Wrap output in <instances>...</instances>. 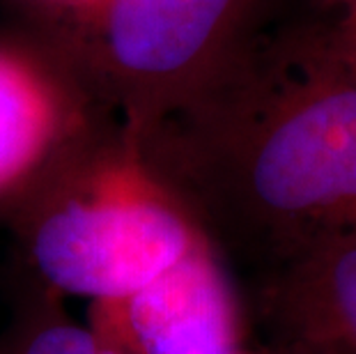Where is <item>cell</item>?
<instances>
[{
	"instance_id": "cell-1",
	"label": "cell",
	"mask_w": 356,
	"mask_h": 354,
	"mask_svg": "<svg viewBox=\"0 0 356 354\" xmlns=\"http://www.w3.org/2000/svg\"><path fill=\"white\" fill-rule=\"evenodd\" d=\"M136 140L251 278L356 235V72L336 17L278 19L198 99Z\"/></svg>"
},
{
	"instance_id": "cell-2",
	"label": "cell",
	"mask_w": 356,
	"mask_h": 354,
	"mask_svg": "<svg viewBox=\"0 0 356 354\" xmlns=\"http://www.w3.org/2000/svg\"><path fill=\"white\" fill-rule=\"evenodd\" d=\"M0 225L14 272L88 301L129 295L209 239L118 120L74 147Z\"/></svg>"
},
{
	"instance_id": "cell-3",
	"label": "cell",
	"mask_w": 356,
	"mask_h": 354,
	"mask_svg": "<svg viewBox=\"0 0 356 354\" xmlns=\"http://www.w3.org/2000/svg\"><path fill=\"white\" fill-rule=\"evenodd\" d=\"M283 0H104L72 60L134 138L195 102Z\"/></svg>"
},
{
	"instance_id": "cell-4",
	"label": "cell",
	"mask_w": 356,
	"mask_h": 354,
	"mask_svg": "<svg viewBox=\"0 0 356 354\" xmlns=\"http://www.w3.org/2000/svg\"><path fill=\"white\" fill-rule=\"evenodd\" d=\"M113 120L63 49L35 30L0 35V223L74 147Z\"/></svg>"
},
{
	"instance_id": "cell-5",
	"label": "cell",
	"mask_w": 356,
	"mask_h": 354,
	"mask_svg": "<svg viewBox=\"0 0 356 354\" xmlns=\"http://www.w3.org/2000/svg\"><path fill=\"white\" fill-rule=\"evenodd\" d=\"M86 325L124 354L248 350V311L211 239L129 295L90 301Z\"/></svg>"
},
{
	"instance_id": "cell-6",
	"label": "cell",
	"mask_w": 356,
	"mask_h": 354,
	"mask_svg": "<svg viewBox=\"0 0 356 354\" xmlns=\"http://www.w3.org/2000/svg\"><path fill=\"white\" fill-rule=\"evenodd\" d=\"M251 306L278 354H356V235L253 278Z\"/></svg>"
},
{
	"instance_id": "cell-7",
	"label": "cell",
	"mask_w": 356,
	"mask_h": 354,
	"mask_svg": "<svg viewBox=\"0 0 356 354\" xmlns=\"http://www.w3.org/2000/svg\"><path fill=\"white\" fill-rule=\"evenodd\" d=\"M0 354H124L95 329L76 322L65 299L14 272L10 320L0 331Z\"/></svg>"
},
{
	"instance_id": "cell-8",
	"label": "cell",
	"mask_w": 356,
	"mask_h": 354,
	"mask_svg": "<svg viewBox=\"0 0 356 354\" xmlns=\"http://www.w3.org/2000/svg\"><path fill=\"white\" fill-rule=\"evenodd\" d=\"M30 12L33 30L72 58L104 0H19Z\"/></svg>"
},
{
	"instance_id": "cell-9",
	"label": "cell",
	"mask_w": 356,
	"mask_h": 354,
	"mask_svg": "<svg viewBox=\"0 0 356 354\" xmlns=\"http://www.w3.org/2000/svg\"><path fill=\"white\" fill-rule=\"evenodd\" d=\"M310 12L329 14V17L354 19L356 21V0H308Z\"/></svg>"
},
{
	"instance_id": "cell-10",
	"label": "cell",
	"mask_w": 356,
	"mask_h": 354,
	"mask_svg": "<svg viewBox=\"0 0 356 354\" xmlns=\"http://www.w3.org/2000/svg\"><path fill=\"white\" fill-rule=\"evenodd\" d=\"M246 354H276V352H271L269 348H264L262 345V348H248Z\"/></svg>"
},
{
	"instance_id": "cell-11",
	"label": "cell",
	"mask_w": 356,
	"mask_h": 354,
	"mask_svg": "<svg viewBox=\"0 0 356 354\" xmlns=\"http://www.w3.org/2000/svg\"><path fill=\"white\" fill-rule=\"evenodd\" d=\"M276 354H278V352H276Z\"/></svg>"
}]
</instances>
